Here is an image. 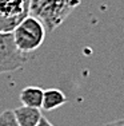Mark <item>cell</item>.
I'll use <instances>...</instances> for the list:
<instances>
[{
    "instance_id": "277c9868",
    "label": "cell",
    "mask_w": 124,
    "mask_h": 126,
    "mask_svg": "<svg viewBox=\"0 0 124 126\" xmlns=\"http://www.w3.org/2000/svg\"><path fill=\"white\" fill-rule=\"evenodd\" d=\"M43 94L44 90L37 86H27L20 91L19 98L23 106L35 107V109H41L43 105Z\"/></svg>"
},
{
    "instance_id": "8992f818",
    "label": "cell",
    "mask_w": 124,
    "mask_h": 126,
    "mask_svg": "<svg viewBox=\"0 0 124 126\" xmlns=\"http://www.w3.org/2000/svg\"><path fill=\"white\" fill-rule=\"evenodd\" d=\"M66 102H67V97L63 91H60L57 89H48V90H44L41 109L49 111V110L63 106Z\"/></svg>"
},
{
    "instance_id": "ba28073f",
    "label": "cell",
    "mask_w": 124,
    "mask_h": 126,
    "mask_svg": "<svg viewBox=\"0 0 124 126\" xmlns=\"http://www.w3.org/2000/svg\"><path fill=\"white\" fill-rule=\"evenodd\" d=\"M104 126H124V119H116V121H112L105 124Z\"/></svg>"
},
{
    "instance_id": "5b68a950",
    "label": "cell",
    "mask_w": 124,
    "mask_h": 126,
    "mask_svg": "<svg viewBox=\"0 0 124 126\" xmlns=\"http://www.w3.org/2000/svg\"><path fill=\"white\" fill-rule=\"evenodd\" d=\"M15 117L17 119V124L20 126H36L39 124L40 118L43 117L40 109L28 106H20L13 110Z\"/></svg>"
},
{
    "instance_id": "9c48e42d",
    "label": "cell",
    "mask_w": 124,
    "mask_h": 126,
    "mask_svg": "<svg viewBox=\"0 0 124 126\" xmlns=\"http://www.w3.org/2000/svg\"><path fill=\"white\" fill-rule=\"evenodd\" d=\"M36 126H54V125H52L51 122H49L48 119L45 118V117H41L40 121H39V124H37Z\"/></svg>"
},
{
    "instance_id": "7a4b0ae2",
    "label": "cell",
    "mask_w": 124,
    "mask_h": 126,
    "mask_svg": "<svg viewBox=\"0 0 124 126\" xmlns=\"http://www.w3.org/2000/svg\"><path fill=\"white\" fill-rule=\"evenodd\" d=\"M25 62L27 56L17 48L12 32H0V74L19 70Z\"/></svg>"
},
{
    "instance_id": "3957f363",
    "label": "cell",
    "mask_w": 124,
    "mask_h": 126,
    "mask_svg": "<svg viewBox=\"0 0 124 126\" xmlns=\"http://www.w3.org/2000/svg\"><path fill=\"white\" fill-rule=\"evenodd\" d=\"M31 12V0H0V16L11 19L17 26Z\"/></svg>"
},
{
    "instance_id": "52a82bcc",
    "label": "cell",
    "mask_w": 124,
    "mask_h": 126,
    "mask_svg": "<svg viewBox=\"0 0 124 126\" xmlns=\"http://www.w3.org/2000/svg\"><path fill=\"white\" fill-rule=\"evenodd\" d=\"M0 126H20L17 124L13 110H5L0 114Z\"/></svg>"
},
{
    "instance_id": "6da1fadb",
    "label": "cell",
    "mask_w": 124,
    "mask_h": 126,
    "mask_svg": "<svg viewBox=\"0 0 124 126\" xmlns=\"http://www.w3.org/2000/svg\"><path fill=\"white\" fill-rule=\"evenodd\" d=\"M13 40L22 52L28 54L37 50L45 39V26L39 17L29 14L12 31Z\"/></svg>"
}]
</instances>
